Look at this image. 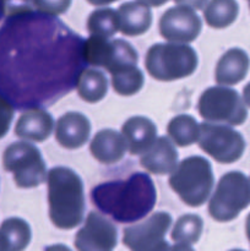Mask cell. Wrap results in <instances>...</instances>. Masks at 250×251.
<instances>
[{
	"mask_svg": "<svg viewBox=\"0 0 250 251\" xmlns=\"http://www.w3.org/2000/svg\"><path fill=\"white\" fill-rule=\"evenodd\" d=\"M90 150L92 156L98 162L112 164L124 157L127 145L119 132L112 129H104L95 135L91 141Z\"/></svg>",
	"mask_w": 250,
	"mask_h": 251,
	"instance_id": "cell-19",
	"label": "cell"
},
{
	"mask_svg": "<svg viewBox=\"0 0 250 251\" xmlns=\"http://www.w3.org/2000/svg\"><path fill=\"white\" fill-rule=\"evenodd\" d=\"M249 7H250V2H249Z\"/></svg>",
	"mask_w": 250,
	"mask_h": 251,
	"instance_id": "cell-36",
	"label": "cell"
},
{
	"mask_svg": "<svg viewBox=\"0 0 250 251\" xmlns=\"http://www.w3.org/2000/svg\"><path fill=\"white\" fill-rule=\"evenodd\" d=\"M112 75L113 90L122 96H132L144 86V74L136 65L123 68Z\"/></svg>",
	"mask_w": 250,
	"mask_h": 251,
	"instance_id": "cell-25",
	"label": "cell"
},
{
	"mask_svg": "<svg viewBox=\"0 0 250 251\" xmlns=\"http://www.w3.org/2000/svg\"><path fill=\"white\" fill-rule=\"evenodd\" d=\"M123 137L131 154H144L157 139V127L149 118L132 117L122 127Z\"/></svg>",
	"mask_w": 250,
	"mask_h": 251,
	"instance_id": "cell-15",
	"label": "cell"
},
{
	"mask_svg": "<svg viewBox=\"0 0 250 251\" xmlns=\"http://www.w3.org/2000/svg\"><path fill=\"white\" fill-rule=\"evenodd\" d=\"M169 251H195L190 245L188 244H175L173 247H171Z\"/></svg>",
	"mask_w": 250,
	"mask_h": 251,
	"instance_id": "cell-29",
	"label": "cell"
},
{
	"mask_svg": "<svg viewBox=\"0 0 250 251\" xmlns=\"http://www.w3.org/2000/svg\"><path fill=\"white\" fill-rule=\"evenodd\" d=\"M2 164L5 171L14 174L19 188H36L47 180V166L41 151L28 142L19 141L7 146Z\"/></svg>",
	"mask_w": 250,
	"mask_h": 251,
	"instance_id": "cell-6",
	"label": "cell"
},
{
	"mask_svg": "<svg viewBox=\"0 0 250 251\" xmlns=\"http://www.w3.org/2000/svg\"><path fill=\"white\" fill-rule=\"evenodd\" d=\"M53 127L51 115L41 108H33L22 113L15 126V134L24 140L42 142L50 136Z\"/></svg>",
	"mask_w": 250,
	"mask_h": 251,
	"instance_id": "cell-16",
	"label": "cell"
},
{
	"mask_svg": "<svg viewBox=\"0 0 250 251\" xmlns=\"http://www.w3.org/2000/svg\"><path fill=\"white\" fill-rule=\"evenodd\" d=\"M37 6L41 7L43 11L51 12V14H60L65 11L66 7L70 5L69 1H59V2H36Z\"/></svg>",
	"mask_w": 250,
	"mask_h": 251,
	"instance_id": "cell-28",
	"label": "cell"
},
{
	"mask_svg": "<svg viewBox=\"0 0 250 251\" xmlns=\"http://www.w3.org/2000/svg\"><path fill=\"white\" fill-rule=\"evenodd\" d=\"M198 107L203 119L213 123H227L233 126L242 125L248 117V110L239 93L223 86H215L203 91Z\"/></svg>",
	"mask_w": 250,
	"mask_h": 251,
	"instance_id": "cell-7",
	"label": "cell"
},
{
	"mask_svg": "<svg viewBox=\"0 0 250 251\" xmlns=\"http://www.w3.org/2000/svg\"><path fill=\"white\" fill-rule=\"evenodd\" d=\"M90 134V120L81 113L69 112L56 122L55 139L65 149L75 150L83 146L88 141Z\"/></svg>",
	"mask_w": 250,
	"mask_h": 251,
	"instance_id": "cell-13",
	"label": "cell"
},
{
	"mask_svg": "<svg viewBox=\"0 0 250 251\" xmlns=\"http://www.w3.org/2000/svg\"><path fill=\"white\" fill-rule=\"evenodd\" d=\"M14 118V108L0 95V139L7 134Z\"/></svg>",
	"mask_w": 250,
	"mask_h": 251,
	"instance_id": "cell-27",
	"label": "cell"
},
{
	"mask_svg": "<svg viewBox=\"0 0 250 251\" xmlns=\"http://www.w3.org/2000/svg\"><path fill=\"white\" fill-rule=\"evenodd\" d=\"M199 146L220 163H233L243 156L245 140L240 132L227 125L202 123L200 124Z\"/></svg>",
	"mask_w": 250,
	"mask_h": 251,
	"instance_id": "cell-8",
	"label": "cell"
},
{
	"mask_svg": "<svg viewBox=\"0 0 250 251\" xmlns=\"http://www.w3.org/2000/svg\"><path fill=\"white\" fill-rule=\"evenodd\" d=\"M243 97H244L245 103L250 107V82L248 83L244 87V90H243Z\"/></svg>",
	"mask_w": 250,
	"mask_h": 251,
	"instance_id": "cell-31",
	"label": "cell"
},
{
	"mask_svg": "<svg viewBox=\"0 0 250 251\" xmlns=\"http://www.w3.org/2000/svg\"><path fill=\"white\" fill-rule=\"evenodd\" d=\"M44 251H71V250L63 244H55V245H50V247L46 248V250Z\"/></svg>",
	"mask_w": 250,
	"mask_h": 251,
	"instance_id": "cell-30",
	"label": "cell"
},
{
	"mask_svg": "<svg viewBox=\"0 0 250 251\" xmlns=\"http://www.w3.org/2000/svg\"><path fill=\"white\" fill-rule=\"evenodd\" d=\"M108 91V81L104 74L97 69H85L77 81V93L83 100L96 103L103 100Z\"/></svg>",
	"mask_w": 250,
	"mask_h": 251,
	"instance_id": "cell-20",
	"label": "cell"
},
{
	"mask_svg": "<svg viewBox=\"0 0 250 251\" xmlns=\"http://www.w3.org/2000/svg\"><path fill=\"white\" fill-rule=\"evenodd\" d=\"M213 183L211 163L201 156L183 159L169 176L171 188L190 207H199L207 201Z\"/></svg>",
	"mask_w": 250,
	"mask_h": 251,
	"instance_id": "cell-3",
	"label": "cell"
},
{
	"mask_svg": "<svg viewBox=\"0 0 250 251\" xmlns=\"http://www.w3.org/2000/svg\"><path fill=\"white\" fill-rule=\"evenodd\" d=\"M0 251H9L7 250L6 243H5L4 238L1 237V234H0Z\"/></svg>",
	"mask_w": 250,
	"mask_h": 251,
	"instance_id": "cell-33",
	"label": "cell"
},
{
	"mask_svg": "<svg viewBox=\"0 0 250 251\" xmlns=\"http://www.w3.org/2000/svg\"><path fill=\"white\" fill-rule=\"evenodd\" d=\"M250 66L248 54L240 48L225 51L216 66V81L220 85H237L247 76Z\"/></svg>",
	"mask_w": 250,
	"mask_h": 251,
	"instance_id": "cell-18",
	"label": "cell"
},
{
	"mask_svg": "<svg viewBox=\"0 0 250 251\" xmlns=\"http://www.w3.org/2000/svg\"><path fill=\"white\" fill-rule=\"evenodd\" d=\"M178 152L166 136L157 137L154 144L141 154L140 163L152 174H168L176 168Z\"/></svg>",
	"mask_w": 250,
	"mask_h": 251,
	"instance_id": "cell-14",
	"label": "cell"
},
{
	"mask_svg": "<svg viewBox=\"0 0 250 251\" xmlns=\"http://www.w3.org/2000/svg\"><path fill=\"white\" fill-rule=\"evenodd\" d=\"M91 200L117 222L131 223L142 220L153 210L157 193L149 174L137 172L126 180L97 185L91 191Z\"/></svg>",
	"mask_w": 250,
	"mask_h": 251,
	"instance_id": "cell-1",
	"label": "cell"
},
{
	"mask_svg": "<svg viewBox=\"0 0 250 251\" xmlns=\"http://www.w3.org/2000/svg\"><path fill=\"white\" fill-rule=\"evenodd\" d=\"M117 243V227L97 211L88 213L85 226L75 237L77 251H113Z\"/></svg>",
	"mask_w": 250,
	"mask_h": 251,
	"instance_id": "cell-12",
	"label": "cell"
},
{
	"mask_svg": "<svg viewBox=\"0 0 250 251\" xmlns=\"http://www.w3.org/2000/svg\"><path fill=\"white\" fill-rule=\"evenodd\" d=\"M202 22L195 9L188 4L169 7L159 20V32L171 43H190L200 34Z\"/></svg>",
	"mask_w": 250,
	"mask_h": 251,
	"instance_id": "cell-11",
	"label": "cell"
},
{
	"mask_svg": "<svg viewBox=\"0 0 250 251\" xmlns=\"http://www.w3.org/2000/svg\"><path fill=\"white\" fill-rule=\"evenodd\" d=\"M87 29L92 37L109 38L119 31L118 14L112 7L97 9L88 16Z\"/></svg>",
	"mask_w": 250,
	"mask_h": 251,
	"instance_id": "cell-24",
	"label": "cell"
},
{
	"mask_svg": "<svg viewBox=\"0 0 250 251\" xmlns=\"http://www.w3.org/2000/svg\"><path fill=\"white\" fill-rule=\"evenodd\" d=\"M85 59L87 63L96 66H102L110 74L126 68L137 65L139 54L134 47L123 39H109L92 37L85 43Z\"/></svg>",
	"mask_w": 250,
	"mask_h": 251,
	"instance_id": "cell-10",
	"label": "cell"
},
{
	"mask_svg": "<svg viewBox=\"0 0 250 251\" xmlns=\"http://www.w3.org/2000/svg\"><path fill=\"white\" fill-rule=\"evenodd\" d=\"M250 203V180L242 172H229L220 179L208 203V213L218 222H229Z\"/></svg>",
	"mask_w": 250,
	"mask_h": 251,
	"instance_id": "cell-5",
	"label": "cell"
},
{
	"mask_svg": "<svg viewBox=\"0 0 250 251\" xmlns=\"http://www.w3.org/2000/svg\"><path fill=\"white\" fill-rule=\"evenodd\" d=\"M145 65L156 80H179L188 77L196 70L198 54L186 44L157 43L147 50Z\"/></svg>",
	"mask_w": 250,
	"mask_h": 251,
	"instance_id": "cell-4",
	"label": "cell"
},
{
	"mask_svg": "<svg viewBox=\"0 0 250 251\" xmlns=\"http://www.w3.org/2000/svg\"><path fill=\"white\" fill-rule=\"evenodd\" d=\"M49 217L60 229H73L85 213V193L80 176L70 168L55 167L48 172Z\"/></svg>",
	"mask_w": 250,
	"mask_h": 251,
	"instance_id": "cell-2",
	"label": "cell"
},
{
	"mask_svg": "<svg viewBox=\"0 0 250 251\" xmlns=\"http://www.w3.org/2000/svg\"><path fill=\"white\" fill-rule=\"evenodd\" d=\"M229 251H244V250H240V249H233V250H229Z\"/></svg>",
	"mask_w": 250,
	"mask_h": 251,
	"instance_id": "cell-35",
	"label": "cell"
},
{
	"mask_svg": "<svg viewBox=\"0 0 250 251\" xmlns=\"http://www.w3.org/2000/svg\"><path fill=\"white\" fill-rule=\"evenodd\" d=\"M119 31L125 36H139L145 33L152 25L151 9L142 1L122 4L117 11Z\"/></svg>",
	"mask_w": 250,
	"mask_h": 251,
	"instance_id": "cell-17",
	"label": "cell"
},
{
	"mask_svg": "<svg viewBox=\"0 0 250 251\" xmlns=\"http://www.w3.org/2000/svg\"><path fill=\"white\" fill-rule=\"evenodd\" d=\"M0 234L4 238L9 251H24L31 243V227L22 218L11 217L0 226Z\"/></svg>",
	"mask_w": 250,
	"mask_h": 251,
	"instance_id": "cell-21",
	"label": "cell"
},
{
	"mask_svg": "<svg viewBox=\"0 0 250 251\" xmlns=\"http://www.w3.org/2000/svg\"><path fill=\"white\" fill-rule=\"evenodd\" d=\"M239 6L234 0H212L206 5L203 16L208 26L225 28L235 21Z\"/></svg>",
	"mask_w": 250,
	"mask_h": 251,
	"instance_id": "cell-23",
	"label": "cell"
},
{
	"mask_svg": "<svg viewBox=\"0 0 250 251\" xmlns=\"http://www.w3.org/2000/svg\"><path fill=\"white\" fill-rule=\"evenodd\" d=\"M245 229H247V237L250 242V213L247 217V226H245Z\"/></svg>",
	"mask_w": 250,
	"mask_h": 251,
	"instance_id": "cell-32",
	"label": "cell"
},
{
	"mask_svg": "<svg viewBox=\"0 0 250 251\" xmlns=\"http://www.w3.org/2000/svg\"><path fill=\"white\" fill-rule=\"evenodd\" d=\"M203 222L200 216L188 213L179 218L172 229V240L178 244H195L202 233Z\"/></svg>",
	"mask_w": 250,
	"mask_h": 251,
	"instance_id": "cell-26",
	"label": "cell"
},
{
	"mask_svg": "<svg viewBox=\"0 0 250 251\" xmlns=\"http://www.w3.org/2000/svg\"><path fill=\"white\" fill-rule=\"evenodd\" d=\"M167 132L176 146L186 147L199 141L200 124L191 115L180 114L169 122Z\"/></svg>",
	"mask_w": 250,
	"mask_h": 251,
	"instance_id": "cell-22",
	"label": "cell"
},
{
	"mask_svg": "<svg viewBox=\"0 0 250 251\" xmlns=\"http://www.w3.org/2000/svg\"><path fill=\"white\" fill-rule=\"evenodd\" d=\"M2 14H4V4L0 2V17L2 16Z\"/></svg>",
	"mask_w": 250,
	"mask_h": 251,
	"instance_id": "cell-34",
	"label": "cell"
},
{
	"mask_svg": "<svg viewBox=\"0 0 250 251\" xmlns=\"http://www.w3.org/2000/svg\"><path fill=\"white\" fill-rule=\"evenodd\" d=\"M172 226L168 212H156L142 222L125 228L123 244L130 251H169L166 234Z\"/></svg>",
	"mask_w": 250,
	"mask_h": 251,
	"instance_id": "cell-9",
	"label": "cell"
}]
</instances>
